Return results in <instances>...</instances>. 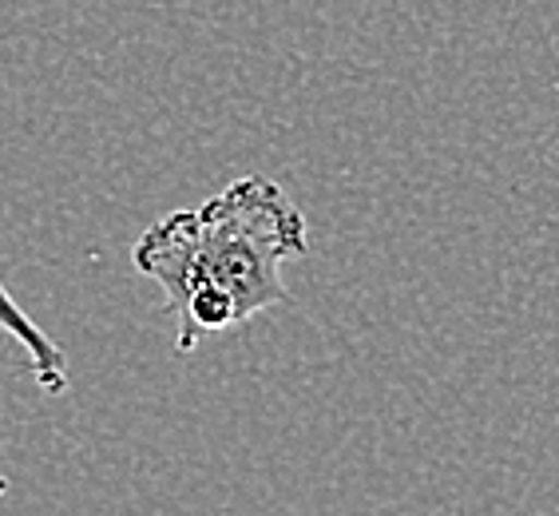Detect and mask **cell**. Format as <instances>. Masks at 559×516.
<instances>
[{"mask_svg":"<svg viewBox=\"0 0 559 516\" xmlns=\"http://www.w3.org/2000/svg\"><path fill=\"white\" fill-rule=\"evenodd\" d=\"M0 302H4V326H9L12 338H21L36 386H40L44 394H60V389L68 386V354L40 330V326L28 322V314L12 302V294H4Z\"/></svg>","mask_w":559,"mask_h":516,"instance_id":"cell-2","label":"cell"},{"mask_svg":"<svg viewBox=\"0 0 559 516\" xmlns=\"http://www.w3.org/2000/svg\"><path fill=\"white\" fill-rule=\"evenodd\" d=\"M310 250L306 219L278 184L235 179L194 211H171L140 235L131 258L167 294L179 318L175 350L191 354L203 333L230 330L290 298L282 267Z\"/></svg>","mask_w":559,"mask_h":516,"instance_id":"cell-1","label":"cell"}]
</instances>
